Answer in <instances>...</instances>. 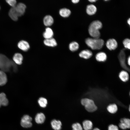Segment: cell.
I'll use <instances>...</instances> for the list:
<instances>
[{
    "instance_id": "1",
    "label": "cell",
    "mask_w": 130,
    "mask_h": 130,
    "mask_svg": "<svg viewBox=\"0 0 130 130\" xmlns=\"http://www.w3.org/2000/svg\"><path fill=\"white\" fill-rule=\"evenodd\" d=\"M102 26V24L100 21L96 20L92 21L90 24L89 27V34L94 38H99L100 35L99 30Z\"/></svg>"
},
{
    "instance_id": "2",
    "label": "cell",
    "mask_w": 130,
    "mask_h": 130,
    "mask_svg": "<svg viewBox=\"0 0 130 130\" xmlns=\"http://www.w3.org/2000/svg\"><path fill=\"white\" fill-rule=\"evenodd\" d=\"M85 42L91 49L96 50L101 49L104 45V42L103 39L99 38H89L86 39Z\"/></svg>"
},
{
    "instance_id": "3",
    "label": "cell",
    "mask_w": 130,
    "mask_h": 130,
    "mask_svg": "<svg viewBox=\"0 0 130 130\" xmlns=\"http://www.w3.org/2000/svg\"><path fill=\"white\" fill-rule=\"evenodd\" d=\"M81 103L84 107L86 110L89 112H93L97 109V107L92 99L88 98L82 99L81 100Z\"/></svg>"
},
{
    "instance_id": "4",
    "label": "cell",
    "mask_w": 130,
    "mask_h": 130,
    "mask_svg": "<svg viewBox=\"0 0 130 130\" xmlns=\"http://www.w3.org/2000/svg\"><path fill=\"white\" fill-rule=\"evenodd\" d=\"M32 118L28 115L24 116L21 118L20 124L22 127L25 128L31 127L32 125L31 121Z\"/></svg>"
},
{
    "instance_id": "5",
    "label": "cell",
    "mask_w": 130,
    "mask_h": 130,
    "mask_svg": "<svg viewBox=\"0 0 130 130\" xmlns=\"http://www.w3.org/2000/svg\"><path fill=\"white\" fill-rule=\"evenodd\" d=\"M14 7L18 16L19 17L22 15L24 13L26 6L24 4L20 3L16 5Z\"/></svg>"
},
{
    "instance_id": "6",
    "label": "cell",
    "mask_w": 130,
    "mask_h": 130,
    "mask_svg": "<svg viewBox=\"0 0 130 130\" xmlns=\"http://www.w3.org/2000/svg\"><path fill=\"white\" fill-rule=\"evenodd\" d=\"M106 46L107 48L110 50H114L118 46V43L116 40L114 39H109L106 42Z\"/></svg>"
},
{
    "instance_id": "7",
    "label": "cell",
    "mask_w": 130,
    "mask_h": 130,
    "mask_svg": "<svg viewBox=\"0 0 130 130\" xmlns=\"http://www.w3.org/2000/svg\"><path fill=\"white\" fill-rule=\"evenodd\" d=\"M119 126L120 128L123 130L130 128V119L125 118H121Z\"/></svg>"
},
{
    "instance_id": "8",
    "label": "cell",
    "mask_w": 130,
    "mask_h": 130,
    "mask_svg": "<svg viewBox=\"0 0 130 130\" xmlns=\"http://www.w3.org/2000/svg\"><path fill=\"white\" fill-rule=\"evenodd\" d=\"M19 48L24 51H27L30 48V45L28 43L24 40L20 41L18 43Z\"/></svg>"
},
{
    "instance_id": "9",
    "label": "cell",
    "mask_w": 130,
    "mask_h": 130,
    "mask_svg": "<svg viewBox=\"0 0 130 130\" xmlns=\"http://www.w3.org/2000/svg\"><path fill=\"white\" fill-rule=\"evenodd\" d=\"M54 20L51 15H48L45 16L43 19V22L44 25L47 27L50 26L53 24Z\"/></svg>"
},
{
    "instance_id": "10",
    "label": "cell",
    "mask_w": 130,
    "mask_h": 130,
    "mask_svg": "<svg viewBox=\"0 0 130 130\" xmlns=\"http://www.w3.org/2000/svg\"><path fill=\"white\" fill-rule=\"evenodd\" d=\"M43 43L46 46L51 47L56 46L57 45L56 41L53 37L45 39L43 41Z\"/></svg>"
},
{
    "instance_id": "11",
    "label": "cell",
    "mask_w": 130,
    "mask_h": 130,
    "mask_svg": "<svg viewBox=\"0 0 130 130\" xmlns=\"http://www.w3.org/2000/svg\"><path fill=\"white\" fill-rule=\"evenodd\" d=\"M92 55V52L88 49L83 50L79 54V56L80 57L85 59L90 58Z\"/></svg>"
},
{
    "instance_id": "12",
    "label": "cell",
    "mask_w": 130,
    "mask_h": 130,
    "mask_svg": "<svg viewBox=\"0 0 130 130\" xmlns=\"http://www.w3.org/2000/svg\"><path fill=\"white\" fill-rule=\"evenodd\" d=\"M54 32L52 29L50 27H47L43 33V36L45 39L52 38Z\"/></svg>"
},
{
    "instance_id": "13",
    "label": "cell",
    "mask_w": 130,
    "mask_h": 130,
    "mask_svg": "<svg viewBox=\"0 0 130 130\" xmlns=\"http://www.w3.org/2000/svg\"><path fill=\"white\" fill-rule=\"evenodd\" d=\"M86 11L89 15H91L95 14L97 11L96 7L93 4L88 5L87 6Z\"/></svg>"
},
{
    "instance_id": "14",
    "label": "cell",
    "mask_w": 130,
    "mask_h": 130,
    "mask_svg": "<svg viewBox=\"0 0 130 130\" xmlns=\"http://www.w3.org/2000/svg\"><path fill=\"white\" fill-rule=\"evenodd\" d=\"M95 58L98 61L104 62L106 60L107 56L104 52H100L97 54L95 56Z\"/></svg>"
},
{
    "instance_id": "15",
    "label": "cell",
    "mask_w": 130,
    "mask_h": 130,
    "mask_svg": "<svg viewBox=\"0 0 130 130\" xmlns=\"http://www.w3.org/2000/svg\"><path fill=\"white\" fill-rule=\"evenodd\" d=\"M52 127L54 130H60L61 128L62 123L59 120L53 119L51 122Z\"/></svg>"
},
{
    "instance_id": "16",
    "label": "cell",
    "mask_w": 130,
    "mask_h": 130,
    "mask_svg": "<svg viewBox=\"0 0 130 130\" xmlns=\"http://www.w3.org/2000/svg\"><path fill=\"white\" fill-rule=\"evenodd\" d=\"M13 59L16 64L18 65H20L22 63L23 57L21 53H16L14 55Z\"/></svg>"
},
{
    "instance_id": "17",
    "label": "cell",
    "mask_w": 130,
    "mask_h": 130,
    "mask_svg": "<svg viewBox=\"0 0 130 130\" xmlns=\"http://www.w3.org/2000/svg\"><path fill=\"white\" fill-rule=\"evenodd\" d=\"M45 117L44 114L42 113H37L35 117L36 122L38 124H42L44 122Z\"/></svg>"
},
{
    "instance_id": "18",
    "label": "cell",
    "mask_w": 130,
    "mask_h": 130,
    "mask_svg": "<svg viewBox=\"0 0 130 130\" xmlns=\"http://www.w3.org/2000/svg\"><path fill=\"white\" fill-rule=\"evenodd\" d=\"M60 15L63 17H67L71 13L70 10L68 8H64L60 9L59 12Z\"/></svg>"
},
{
    "instance_id": "19",
    "label": "cell",
    "mask_w": 130,
    "mask_h": 130,
    "mask_svg": "<svg viewBox=\"0 0 130 130\" xmlns=\"http://www.w3.org/2000/svg\"><path fill=\"white\" fill-rule=\"evenodd\" d=\"M8 14L10 17L13 20H17L19 17L14 7H12L9 10Z\"/></svg>"
},
{
    "instance_id": "20",
    "label": "cell",
    "mask_w": 130,
    "mask_h": 130,
    "mask_svg": "<svg viewBox=\"0 0 130 130\" xmlns=\"http://www.w3.org/2000/svg\"><path fill=\"white\" fill-rule=\"evenodd\" d=\"M83 128L84 130H91L92 128L93 124L90 120H85L83 122Z\"/></svg>"
},
{
    "instance_id": "21",
    "label": "cell",
    "mask_w": 130,
    "mask_h": 130,
    "mask_svg": "<svg viewBox=\"0 0 130 130\" xmlns=\"http://www.w3.org/2000/svg\"><path fill=\"white\" fill-rule=\"evenodd\" d=\"M119 76L120 79L124 82L127 81L129 78L128 73L127 72L124 71L121 72L119 74Z\"/></svg>"
},
{
    "instance_id": "22",
    "label": "cell",
    "mask_w": 130,
    "mask_h": 130,
    "mask_svg": "<svg viewBox=\"0 0 130 130\" xmlns=\"http://www.w3.org/2000/svg\"><path fill=\"white\" fill-rule=\"evenodd\" d=\"M0 103L1 105L4 106H6L8 104V100L6 94L3 93H0Z\"/></svg>"
},
{
    "instance_id": "23",
    "label": "cell",
    "mask_w": 130,
    "mask_h": 130,
    "mask_svg": "<svg viewBox=\"0 0 130 130\" xmlns=\"http://www.w3.org/2000/svg\"><path fill=\"white\" fill-rule=\"evenodd\" d=\"M7 81L6 76L3 71L0 70V86L5 85Z\"/></svg>"
},
{
    "instance_id": "24",
    "label": "cell",
    "mask_w": 130,
    "mask_h": 130,
    "mask_svg": "<svg viewBox=\"0 0 130 130\" xmlns=\"http://www.w3.org/2000/svg\"><path fill=\"white\" fill-rule=\"evenodd\" d=\"M108 111L111 114L116 113L118 110L117 105L115 104H111L108 105L107 108Z\"/></svg>"
},
{
    "instance_id": "25",
    "label": "cell",
    "mask_w": 130,
    "mask_h": 130,
    "mask_svg": "<svg viewBox=\"0 0 130 130\" xmlns=\"http://www.w3.org/2000/svg\"><path fill=\"white\" fill-rule=\"evenodd\" d=\"M69 47L70 50L71 51L73 52L76 51L78 50L79 46L77 42L73 41L69 44Z\"/></svg>"
},
{
    "instance_id": "26",
    "label": "cell",
    "mask_w": 130,
    "mask_h": 130,
    "mask_svg": "<svg viewBox=\"0 0 130 130\" xmlns=\"http://www.w3.org/2000/svg\"><path fill=\"white\" fill-rule=\"evenodd\" d=\"M38 103L39 106L42 107H45L47 104V99L44 97H41L39 98L38 100Z\"/></svg>"
},
{
    "instance_id": "27",
    "label": "cell",
    "mask_w": 130,
    "mask_h": 130,
    "mask_svg": "<svg viewBox=\"0 0 130 130\" xmlns=\"http://www.w3.org/2000/svg\"><path fill=\"white\" fill-rule=\"evenodd\" d=\"M123 44L125 49L130 50V39L126 38L123 41Z\"/></svg>"
},
{
    "instance_id": "28",
    "label": "cell",
    "mask_w": 130,
    "mask_h": 130,
    "mask_svg": "<svg viewBox=\"0 0 130 130\" xmlns=\"http://www.w3.org/2000/svg\"><path fill=\"white\" fill-rule=\"evenodd\" d=\"M72 130H83V128L79 123H77L72 124Z\"/></svg>"
},
{
    "instance_id": "29",
    "label": "cell",
    "mask_w": 130,
    "mask_h": 130,
    "mask_svg": "<svg viewBox=\"0 0 130 130\" xmlns=\"http://www.w3.org/2000/svg\"><path fill=\"white\" fill-rule=\"evenodd\" d=\"M6 2L12 7H15L16 5V1L15 0H7Z\"/></svg>"
},
{
    "instance_id": "30",
    "label": "cell",
    "mask_w": 130,
    "mask_h": 130,
    "mask_svg": "<svg viewBox=\"0 0 130 130\" xmlns=\"http://www.w3.org/2000/svg\"><path fill=\"white\" fill-rule=\"evenodd\" d=\"M108 130H119L118 127L113 124L110 125L108 127Z\"/></svg>"
},
{
    "instance_id": "31",
    "label": "cell",
    "mask_w": 130,
    "mask_h": 130,
    "mask_svg": "<svg viewBox=\"0 0 130 130\" xmlns=\"http://www.w3.org/2000/svg\"><path fill=\"white\" fill-rule=\"evenodd\" d=\"M71 1L73 3L76 4L78 3L79 1V0H72Z\"/></svg>"
},
{
    "instance_id": "32",
    "label": "cell",
    "mask_w": 130,
    "mask_h": 130,
    "mask_svg": "<svg viewBox=\"0 0 130 130\" xmlns=\"http://www.w3.org/2000/svg\"><path fill=\"white\" fill-rule=\"evenodd\" d=\"M127 23L129 25L130 28V18H129L127 20Z\"/></svg>"
},
{
    "instance_id": "33",
    "label": "cell",
    "mask_w": 130,
    "mask_h": 130,
    "mask_svg": "<svg viewBox=\"0 0 130 130\" xmlns=\"http://www.w3.org/2000/svg\"><path fill=\"white\" fill-rule=\"evenodd\" d=\"M127 62L128 64L130 66V56L128 58Z\"/></svg>"
},
{
    "instance_id": "34",
    "label": "cell",
    "mask_w": 130,
    "mask_h": 130,
    "mask_svg": "<svg viewBox=\"0 0 130 130\" xmlns=\"http://www.w3.org/2000/svg\"><path fill=\"white\" fill-rule=\"evenodd\" d=\"M97 0H89L88 1L90 2H96Z\"/></svg>"
},
{
    "instance_id": "35",
    "label": "cell",
    "mask_w": 130,
    "mask_h": 130,
    "mask_svg": "<svg viewBox=\"0 0 130 130\" xmlns=\"http://www.w3.org/2000/svg\"><path fill=\"white\" fill-rule=\"evenodd\" d=\"M93 130H100L98 128H94Z\"/></svg>"
},
{
    "instance_id": "36",
    "label": "cell",
    "mask_w": 130,
    "mask_h": 130,
    "mask_svg": "<svg viewBox=\"0 0 130 130\" xmlns=\"http://www.w3.org/2000/svg\"><path fill=\"white\" fill-rule=\"evenodd\" d=\"M129 110L130 111V105L129 106Z\"/></svg>"
},
{
    "instance_id": "37",
    "label": "cell",
    "mask_w": 130,
    "mask_h": 130,
    "mask_svg": "<svg viewBox=\"0 0 130 130\" xmlns=\"http://www.w3.org/2000/svg\"><path fill=\"white\" fill-rule=\"evenodd\" d=\"M1 104H0V106H1Z\"/></svg>"
},
{
    "instance_id": "38",
    "label": "cell",
    "mask_w": 130,
    "mask_h": 130,
    "mask_svg": "<svg viewBox=\"0 0 130 130\" xmlns=\"http://www.w3.org/2000/svg\"></svg>"
}]
</instances>
